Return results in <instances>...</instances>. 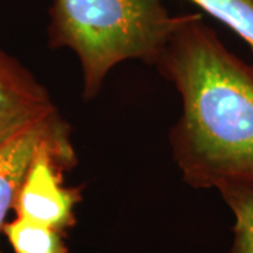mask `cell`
<instances>
[{"instance_id":"6da1fadb","label":"cell","mask_w":253,"mask_h":253,"mask_svg":"<svg viewBox=\"0 0 253 253\" xmlns=\"http://www.w3.org/2000/svg\"><path fill=\"white\" fill-rule=\"evenodd\" d=\"M155 66L180 94L169 142L184 181L194 189H253V63L193 13Z\"/></svg>"},{"instance_id":"7a4b0ae2","label":"cell","mask_w":253,"mask_h":253,"mask_svg":"<svg viewBox=\"0 0 253 253\" xmlns=\"http://www.w3.org/2000/svg\"><path fill=\"white\" fill-rule=\"evenodd\" d=\"M186 18L172 16L163 0H54L48 41L78 56L83 97L91 100L118 63L138 59L155 66Z\"/></svg>"},{"instance_id":"3957f363","label":"cell","mask_w":253,"mask_h":253,"mask_svg":"<svg viewBox=\"0 0 253 253\" xmlns=\"http://www.w3.org/2000/svg\"><path fill=\"white\" fill-rule=\"evenodd\" d=\"M78 165V155L71 134L44 144L34 155L13 210L17 217L65 232L75 225V207L81 200V189L63 186V173Z\"/></svg>"},{"instance_id":"277c9868","label":"cell","mask_w":253,"mask_h":253,"mask_svg":"<svg viewBox=\"0 0 253 253\" xmlns=\"http://www.w3.org/2000/svg\"><path fill=\"white\" fill-rule=\"evenodd\" d=\"M55 111L58 109L45 87L0 48V145Z\"/></svg>"},{"instance_id":"5b68a950","label":"cell","mask_w":253,"mask_h":253,"mask_svg":"<svg viewBox=\"0 0 253 253\" xmlns=\"http://www.w3.org/2000/svg\"><path fill=\"white\" fill-rule=\"evenodd\" d=\"M71 134V126L59 114L30 124L0 145V231L14 206L17 191L37 151L58 136Z\"/></svg>"},{"instance_id":"8992f818","label":"cell","mask_w":253,"mask_h":253,"mask_svg":"<svg viewBox=\"0 0 253 253\" xmlns=\"http://www.w3.org/2000/svg\"><path fill=\"white\" fill-rule=\"evenodd\" d=\"M1 232L14 253H68L62 232L27 218L16 215L3 225Z\"/></svg>"},{"instance_id":"52a82bcc","label":"cell","mask_w":253,"mask_h":253,"mask_svg":"<svg viewBox=\"0 0 253 253\" xmlns=\"http://www.w3.org/2000/svg\"><path fill=\"white\" fill-rule=\"evenodd\" d=\"M241 37L253 55V0H189Z\"/></svg>"},{"instance_id":"ba28073f","label":"cell","mask_w":253,"mask_h":253,"mask_svg":"<svg viewBox=\"0 0 253 253\" xmlns=\"http://www.w3.org/2000/svg\"><path fill=\"white\" fill-rule=\"evenodd\" d=\"M219 193L235 217L229 253H253V189L229 187Z\"/></svg>"},{"instance_id":"9c48e42d","label":"cell","mask_w":253,"mask_h":253,"mask_svg":"<svg viewBox=\"0 0 253 253\" xmlns=\"http://www.w3.org/2000/svg\"><path fill=\"white\" fill-rule=\"evenodd\" d=\"M0 253H1V252H0Z\"/></svg>"}]
</instances>
